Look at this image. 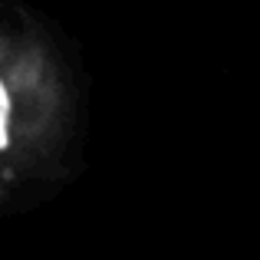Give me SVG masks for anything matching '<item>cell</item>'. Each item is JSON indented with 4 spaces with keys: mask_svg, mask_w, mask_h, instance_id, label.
Returning a JSON list of instances; mask_svg holds the SVG:
<instances>
[{
    "mask_svg": "<svg viewBox=\"0 0 260 260\" xmlns=\"http://www.w3.org/2000/svg\"><path fill=\"white\" fill-rule=\"evenodd\" d=\"M63 92L43 46L0 33V155L40 148L56 125Z\"/></svg>",
    "mask_w": 260,
    "mask_h": 260,
    "instance_id": "6da1fadb",
    "label": "cell"
}]
</instances>
